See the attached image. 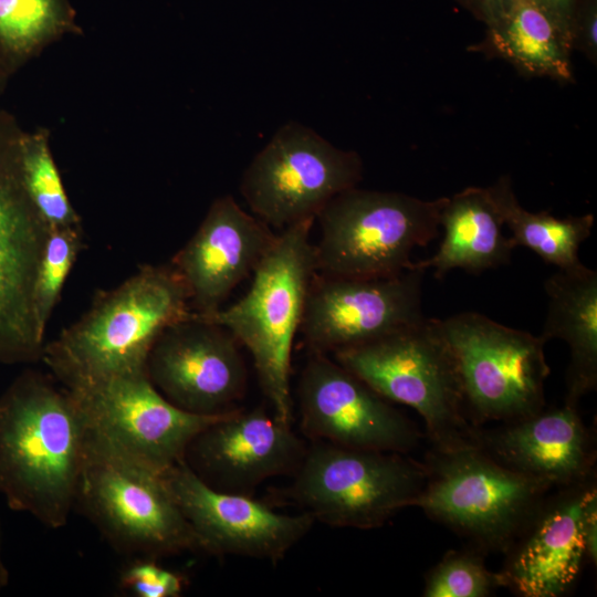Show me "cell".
Listing matches in <instances>:
<instances>
[{
    "instance_id": "obj_30",
    "label": "cell",
    "mask_w": 597,
    "mask_h": 597,
    "mask_svg": "<svg viewBox=\"0 0 597 597\" xmlns=\"http://www.w3.org/2000/svg\"><path fill=\"white\" fill-rule=\"evenodd\" d=\"M572 49L597 61V0H578L570 23Z\"/></svg>"
},
{
    "instance_id": "obj_16",
    "label": "cell",
    "mask_w": 597,
    "mask_h": 597,
    "mask_svg": "<svg viewBox=\"0 0 597 597\" xmlns=\"http://www.w3.org/2000/svg\"><path fill=\"white\" fill-rule=\"evenodd\" d=\"M168 488L189 523L197 548L276 563L311 531L307 512L279 513L252 495L218 491L184 460L164 472Z\"/></svg>"
},
{
    "instance_id": "obj_3",
    "label": "cell",
    "mask_w": 597,
    "mask_h": 597,
    "mask_svg": "<svg viewBox=\"0 0 597 597\" xmlns=\"http://www.w3.org/2000/svg\"><path fill=\"white\" fill-rule=\"evenodd\" d=\"M306 219L279 232L253 271L248 292L205 316L226 327L250 353L274 417L292 426V348L300 332L316 262Z\"/></svg>"
},
{
    "instance_id": "obj_19",
    "label": "cell",
    "mask_w": 597,
    "mask_h": 597,
    "mask_svg": "<svg viewBox=\"0 0 597 597\" xmlns=\"http://www.w3.org/2000/svg\"><path fill=\"white\" fill-rule=\"evenodd\" d=\"M276 232L231 195L216 199L200 226L169 262L184 281L191 311L210 316L253 273Z\"/></svg>"
},
{
    "instance_id": "obj_11",
    "label": "cell",
    "mask_w": 597,
    "mask_h": 597,
    "mask_svg": "<svg viewBox=\"0 0 597 597\" xmlns=\"http://www.w3.org/2000/svg\"><path fill=\"white\" fill-rule=\"evenodd\" d=\"M66 390L81 411L88 444L160 472L181 461L196 434L224 415H197L176 407L155 388L146 370Z\"/></svg>"
},
{
    "instance_id": "obj_10",
    "label": "cell",
    "mask_w": 597,
    "mask_h": 597,
    "mask_svg": "<svg viewBox=\"0 0 597 597\" xmlns=\"http://www.w3.org/2000/svg\"><path fill=\"white\" fill-rule=\"evenodd\" d=\"M363 161L312 128L289 122L254 156L240 192L252 213L282 230L318 212L338 193L357 187Z\"/></svg>"
},
{
    "instance_id": "obj_25",
    "label": "cell",
    "mask_w": 597,
    "mask_h": 597,
    "mask_svg": "<svg viewBox=\"0 0 597 597\" xmlns=\"http://www.w3.org/2000/svg\"><path fill=\"white\" fill-rule=\"evenodd\" d=\"M80 31L69 0H0V42L11 50L30 53Z\"/></svg>"
},
{
    "instance_id": "obj_12",
    "label": "cell",
    "mask_w": 597,
    "mask_h": 597,
    "mask_svg": "<svg viewBox=\"0 0 597 597\" xmlns=\"http://www.w3.org/2000/svg\"><path fill=\"white\" fill-rule=\"evenodd\" d=\"M50 227L33 203L20 148L0 157V363L40 360L44 333L35 302Z\"/></svg>"
},
{
    "instance_id": "obj_18",
    "label": "cell",
    "mask_w": 597,
    "mask_h": 597,
    "mask_svg": "<svg viewBox=\"0 0 597 597\" xmlns=\"http://www.w3.org/2000/svg\"><path fill=\"white\" fill-rule=\"evenodd\" d=\"M305 451L272 412L237 408L198 432L182 460L212 489L252 495L268 479L294 473Z\"/></svg>"
},
{
    "instance_id": "obj_29",
    "label": "cell",
    "mask_w": 597,
    "mask_h": 597,
    "mask_svg": "<svg viewBox=\"0 0 597 597\" xmlns=\"http://www.w3.org/2000/svg\"><path fill=\"white\" fill-rule=\"evenodd\" d=\"M121 584L138 597H178L185 583L181 575L166 569L155 558H139L122 573Z\"/></svg>"
},
{
    "instance_id": "obj_6",
    "label": "cell",
    "mask_w": 597,
    "mask_h": 597,
    "mask_svg": "<svg viewBox=\"0 0 597 597\" xmlns=\"http://www.w3.org/2000/svg\"><path fill=\"white\" fill-rule=\"evenodd\" d=\"M446 198L423 200L357 187L338 193L315 218L317 273L373 277L410 269L413 249L438 237Z\"/></svg>"
},
{
    "instance_id": "obj_14",
    "label": "cell",
    "mask_w": 597,
    "mask_h": 597,
    "mask_svg": "<svg viewBox=\"0 0 597 597\" xmlns=\"http://www.w3.org/2000/svg\"><path fill=\"white\" fill-rule=\"evenodd\" d=\"M301 427L314 441L408 454L417 426L327 354L310 353L296 388Z\"/></svg>"
},
{
    "instance_id": "obj_22",
    "label": "cell",
    "mask_w": 597,
    "mask_h": 597,
    "mask_svg": "<svg viewBox=\"0 0 597 597\" xmlns=\"http://www.w3.org/2000/svg\"><path fill=\"white\" fill-rule=\"evenodd\" d=\"M439 224L444 233L438 251L412 262L410 269H432L442 280L454 269L480 273L511 261L515 244L503 233L504 224L488 187H468L447 197Z\"/></svg>"
},
{
    "instance_id": "obj_23",
    "label": "cell",
    "mask_w": 597,
    "mask_h": 597,
    "mask_svg": "<svg viewBox=\"0 0 597 597\" xmlns=\"http://www.w3.org/2000/svg\"><path fill=\"white\" fill-rule=\"evenodd\" d=\"M479 48L488 49L523 74L573 81L568 34L530 0H514L505 15L488 28Z\"/></svg>"
},
{
    "instance_id": "obj_31",
    "label": "cell",
    "mask_w": 597,
    "mask_h": 597,
    "mask_svg": "<svg viewBox=\"0 0 597 597\" xmlns=\"http://www.w3.org/2000/svg\"><path fill=\"white\" fill-rule=\"evenodd\" d=\"M486 28L496 24L509 11L514 0H457Z\"/></svg>"
},
{
    "instance_id": "obj_15",
    "label": "cell",
    "mask_w": 597,
    "mask_h": 597,
    "mask_svg": "<svg viewBox=\"0 0 597 597\" xmlns=\"http://www.w3.org/2000/svg\"><path fill=\"white\" fill-rule=\"evenodd\" d=\"M240 346L226 327L192 312L157 337L146 371L176 407L205 416L226 413L238 408L247 390Z\"/></svg>"
},
{
    "instance_id": "obj_13",
    "label": "cell",
    "mask_w": 597,
    "mask_h": 597,
    "mask_svg": "<svg viewBox=\"0 0 597 597\" xmlns=\"http://www.w3.org/2000/svg\"><path fill=\"white\" fill-rule=\"evenodd\" d=\"M426 271L373 277L314 275L300 333L310 353L334 354L417 323Z\"/></svg>"
},
{
    "instance_id": "obj_17",
    "label": "cell",
    "mask_w": 597,
    "mask_h": 597,
    "mask_svg": "<svg viewBox=\"0 0 597 597\" xmlns=\"http://www.w3.org/2000/svg\"><path fill=\"white\" fill-rule=\"evenodd\" d=\"M597 496L596 474L553 489L505 551L502 586L522 597H561L572 591L586 559L585 510Z\"/></svg>"
},
{
    "instance_id": "obj_8",
    "label": "cell",
    "mask_w": 597,
    "mask_h": 597,
    "mask_svg": "<svg viewBox=\"0 0 597 597\" xmlns=\"http://www.w3.org/2000/svg\"><path fill=\"white\" fill-rule=\"evenodd\" d=\"M439 326L473 426L516 420L545 407L544 386L551 369L540 335L476 312L439 320Z\"/></svg>"
},
{
    "instance_id": "obj_7",
    "label": "cell",
    "mask_w": 597,
    "mask_h": 597,
    "mask_svg": "<svg viewBox=\"0 0 597 597\" xmlns=\"http://www.w3.org/2000/svg\"><path fill=\"white\" fill-rule=\"evenodd\" d=\"M286 496L315 521L371 530L415 506L426 467L408 454L314 441L295 470Z\"/></svg>"
},
{
    "instance_id": "obj_26",
    "label": "cell",
    "mask_w": 597,
    "mask_h": 597,
    "mask_svg": "<svg viewBox=\"0 0 597 597\" xmlns=\"http://www.w3.org/2000/svg\"><path fill=\"white\" fill-rule=\"evenodd\" d=\"M24 182L36 209L51 229L81 224L54 163L49 133L41 130L19 143Z\"/></svg>"
},
{
    "instance_id": "obj_24",
    "label": "cell",
    "mask_w": 597,
    "mask_h": 597,
    "mask_svg": "<svg viewBox=\"0 0 597 597\" xmlns=\"http://www.w3.org/2000/svg\"><path fill=\"white\" fill-rule=\"evenodd\" d=\"M488 189L515 247L527 248L558 270L582 263L578 251L591 234L594 214L557 218L548 211H528L520 205L509 176L500 177Z\"/></svg>"
},
{
    "instance_id": "obj_1",
    "label": "cell",
    "mask_w": 597,
    "mask_h": 597,
    "mask_svg": "<svg viewBox=\"0 0 597 597\" xmlns=\"http://www.w3.org/2000/svg\"><path fill=\"white\" fill-rule=\"evenodd\" d=\"M86 450L81 411L52 376L29 371L0 398V494L11 510L64 526Z\"/></svg>"
},
{
    "instance_id": "obj_27",
    "label": "cell",
    "mask_w": 597,
    "mask_h": 597,
    "mask_svg": "<svg viewBox=\"0 0 597 597\" xmlns=\"http://www.w3.org/2000/svg\"><path fill=\"white\" fill-rule=\"evenodd\" d=\"M483 551L473 546L450 549L425 576V597H486L503 587L499 573L485 565Z\"/></svg>"
},
{
    "instance_id": "obj_34",
    "label": "cell",
    "mask_w": 597,
    "mask_h": 597,
    "mask_svg": "<svg viewBox=\"0 0 597 597\" xmlns=\"http://www.w3.org/2000/svg\"><path fill=\"white\" fill-rule=\"evenodd\" d=\"M8 578H9V574L2 562V557L0 554V590L7 585Z\"/></svg>"
},
{
    "instance_id": "obj_4",
    "label": "cell",
    "mask_w": 597,
    "mask_h": 597,
    "mask_svg": "<svg viewBox=\"0 0 597 597\" xmlns=\"http://www.w3.org/2000/svg\"><path fill=\"white\" fill-rule=\"evenodd\" d=\"M332 357L387 400L417 411L431 448L478 446L480 427L467 416L438 318L423 317Z\"/></svg>"
},
{
    "instance_id": "obj_33",
    "label": "cell",
    "mask_w": 597,
    "mask_h": 597,
    "mask_svg": "<svg viewBox=\"0 0 597 597\" xmlns=\"http://www.w3.org/2000/svg\"><path fill=\"white\" fill-rule=\"evenodd\" d=\"M583 534L587 563L597 561V496L589 501L585 510Z\"/></svg>"
},
{
    "instance_id": "obj_28",
    "label": "cell",
    "mask_w": 597,
    "mask_h": 597,
    "mask_svg": "<svg viewBox=\"0 0 597 597\" xmlns=\"http://www.w3.org/2000/svg\"><path fill=\"white\" fill-rule=\"evenodd\" d=\"M83 245L82 224L50 230L35 289L38 316L44 329Z\"/></svg>"
},
{
    "instance_id": "obj_32",
    "label": "cell",
    "mask_w": 597,
    "mask_h": 597,
    "mask_svg": "<svg viewBox=\"0 0 597 597\" xmlns=\"http://www.w3.org/2000/svg\"><path fill=\"white\" fill-rule=\"evenodd\" d=\"M548 14L570 39V23L578 0H530Z\"/></svg>"
},
{
    "instance_id": "obj_21",
    "label": "cell",
    "mask_w": 597,
    "mask_h": 597,
    "mask_svg": "<svg viewBox=\"0 0 597 597\" xmlns=\"http://www.w3.org/2000/svg\"><path fill=\"white\" fill-rule=\"evenodd\" d=\"M547 313L541 337L569 347L565 400L579 404L597 387V271L583 263L546 279Z\"/></svg>"
},
{
    "instance_id": "obj_2",
    "label": "cell",
    "mask_w": 597,
    "mask_h": 597,
    "mask_svg": "<svg viewBox=\"0 0 597 597\" xmlns=\"http://www.w3.org/2000/svg\"><path fill=\"white\" fill-rule=\"evenodd\" d=\"M192 313L188 290L170 263L147 264L44 344L41 360L69 389L108 376L146 370L161 332Z\"/></svg>"
},
{
    "instance_id": "obj_5",
    "label": "cell",
    "mask_w": 597,
    "mask_h": 597,
    "mask_svg": "<svg viewBox=\"0 0 597 597\" xmlns=\"http://www.w3.org/2000/svg\"><path fill=\"white\" fill-rule=\"evenodd\" d=\"M415 506L484 553H505L554 488L509 469L479 446L431 448Z\"/></svg>"
},
{
    "instance_id": "obj_9",
    "label": "cell",
    "mask_w": 597,
    "mask_h": 597,
    "mask_svg": "<svg viewBox=\"0 0 597 597\" xmlns=\"http://www.w3.org/2000/svg\"><path fill=\"white\" fill-rule=\"evenodd\" d=\"M75 504L121 553L156 559L197 548L164 472L88 443Z\"/></svg>"
},
{
    "instance_id": "obj_20",
    "label": "cell",
    "mask_w": 597,
    "mask_h": 597,
    "mask_svg": "<svg viewBox=\"0 0 597 597\" xmlns=\"http://www.w3.org/2000/svg\"><path fill=\"white\" fill-rule=\"evenodd\" d=\"M478 446L524 475L562 488L596 474V449L578 404L540 411L495 428L480 427Z\"/></svg>"
}]
</instances>
